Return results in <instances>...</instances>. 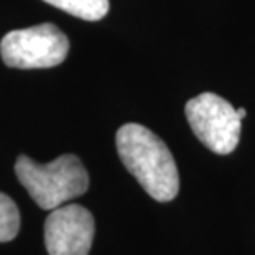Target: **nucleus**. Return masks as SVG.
I'll return each mask as SVG.
<instances>
[{
  "mask_svg": "<svg viewBox=\"0 0 255 255\" xmlns=\"http://www.w3.org/2000/svg\"><path fill=\"white\" fill-rule=\"evenodd\" d=\"M117 153L127 170L155 201L168 203L180 191L171 151L158 135L140 124H126L116 135Z\"/></svg>",
  "mask_w": 255,
  "mask_h": 255,
  "instance_id": "f257e3e1",
  "label": "nucleus"
},
{
  "mask_svg": "<svg viewBox=\"0 0 255 255\" xmlns=\"http://www.w3.org/2000/svg\"><path fill=\"white\" fill-rule=\"evenodd\" d=\"M15 175L31 199L45 211H53L88 191L89 176L76 155H61L51 163L40 165L26 155L15 163Z\"/></svg>",
  "mask_w": 255,
  "mask_h": 255,
  "instance_id": "f03ea898",
  "label": "nucleus"
},
{
  "mask_svg": "<svg viewBox=\"0 0 255 255\" xmlns=\"http://www.w3.org/2000/svg\"><path fill=\"white\" fill-rule=\"evenodd\" d=\"M68 36L53 23L13 30L0 41V55L8 68L43 69L61 64L68 56Z\"/></svg>",
  "mask_w": 255,
  "mask_h": 255,
  "instance_id": "7ed1b4c3",
  "label": "nucleus"
},
{
  "mask_svg": "<svg viewBox=\"0 0 255 255\" xmlns=\"http://www.w3.org/2000/svg\"><path fill=\"white\" fill-rule=\"evenodd\" d=\"M184 112L194 135L209 150L218 155H229L236 150L242 119L231 102L213 92H203L186 102Z\"/></svg>",
  "mask_w": 255,
  "mask_h": 255,
  "instance_id": "20e7f679",
  "label": "nucleus"
},
{
  "mask_svg": "<svg viewBox=\"0 0 255 255\" xmlns=\"http://www.w3.org/2000/svg\"><path fill=\"white\" fill-rule=\"evenodd\" d=\"M94 218L79 204L59 206L45 221V246L50 255H89Z\"/></svg>",
  "mask_w": 255,
  "mask_h": 255,
  "instance_id": "39448f33",
  "label": "nucleus"
},
{
  "mask_svg": "<svg viewBox=\"0 0 255 255\" xmlns=\"http://www.w3.org/2000/svg\"><path fill=\"white\" fill-rule=\"evenodd\" d=\"M78 18L97 21L109 12V0H43Z\"/></svg>",
  "mask_w": 255,
  "mask_h": 255,
  "instance_id": "423d86ee",
  "label": "nucleus"
},
{
  "mask_svg": "<svg viewBox=\"0 0 255 255\" xmlns=\"http://www.w3.org/2000/svg\"><path fill=\"white\" fill-rule=\"evenodd\" d=\"M20 231V213L17 204L7 194L0 193V242H10Z\"/></svg>",
  "mask_w": 255,
  "mask_h": 255,
  "instance_id": "0eeeda50",
  "label": "nucleus"
},
{
  "mask_svg": "<svg viewBox=\"0 0 255 255\" xmlns=\"http://www.w3.org/2000/svg\"><path fill=\"white\" fill-rule=\"evenodd\" d=\"M246 109H242V107H241V109H237V116L239 117H241V119H244V117H246Z\"/></svg>",
  "mask_w": 255,
  "mask_h": 255,
  "instance_id": "6e6552de",
  "label": "nucleus"
}]
</instances>
